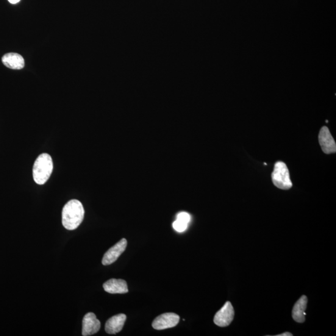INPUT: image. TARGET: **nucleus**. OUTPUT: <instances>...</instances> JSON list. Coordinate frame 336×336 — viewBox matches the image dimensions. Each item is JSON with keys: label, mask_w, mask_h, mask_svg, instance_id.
<instances>
[{"label": "nucleus", "mask_w": 336, "mask_h": 336, "mask_svg": "<svg viewBox=\"0 0 336 336\" xmlns=\"http://www.w3.org/2000/svg\"><path fill=\"white\" fill-rule=\"evenodd\" d=\"M85 211L78 200L72 199L65 205L62 211V222L66 229H76L84 220Z\"/></svg>", "instance_id": "nucleus-1"}, {"label": "nucleus", "mask_w": 336, "mask_h": 336, "mask_svg": "<svg viewBox=\"0 0 336 336\" xmlns=\"http://www.w3.org/2000/svg\"><path fill=\"white\" fill-rule=\"evenodd\" d=\"M53 171V162L48 154L40 155L33 166V178L38 185H43L48 181Z\"/></svg>", "instance_id": "nucleus-2"}, {"label": "nucleus", "mask_w": 336, "mask_h": 336, "mask_svg": "<svg viewBox=\"0 0 336 336\" xmlns=\"http://www.w3.org/2000/svg\"><path fill=\"white\" fill-rule=\"evenodd\" d=\"M271 178L274 185L281 190H288L292 187L293 184L290 179V173L285 163L278 162L276 163L271 174Z\"/></svg>", "instance_id": "nucleus-3"}, {"label": "nucleus", "mask_w": 336, "mask_h": 336, "mask_svg": "<svg viewBox=\"0 0 336 336\" xmlns=\"http://www.w3.org/2000/svg\"><path fill=\"white\" fill-rule=\"evenodd\" d=\"M235 315L234 309L231 302L227 301L224 307L216 314L213 322L219 327H227L229 326L234 319Z\"/></svg>", "instance_id": "nucleus-4"}, {"label": "nucleus", "mask_w": 336, "mask_h": 336, "mask_svg": "<svg viewBox=\"0 0 336 336\" xmlns=\"http://www.w3.org/2000/svg\"><path fill=\"white\" fill-rule=\"evenodd\" d=\"M179 316L173 313H166L158 316L152 323V326L156 330H163L177 326L179 323Z\"/></svg>", "instance_id": "nucleus-5"}, {"label": "nucleus", "mask_w": 336, "mask_h": 336, "mask_svg": "<svg viewBox=\"0 0 336 336\" xmlns=\"http://www.w3.org/2000/svg\"><path fill=\"white\" fill-rule=\"evenodd\" d=\"M127 246V241L126 238L122 239L116 243L114 246L111 247L108 251L105 253L102 258V264L104 265H109L114 263L118 257L126 251Z\"/></svg>", "instance_id": "nucleus-6"}, {"label": "nucleus", "mask_w": 336, "mask_h": 336, "mask_svg": "<svg viewBox=\"0 0 336 336\" xmlns=\"http://www.w3.org/2000/svg\"><path fill=\"white\" fill-rule=\"evenodd\" d=\"M319 142L320 144L322 150L324 154L329 155L335 154L336 144L334 138L332 137L328 128L322 127L319 133Z\"/></svg>", "instance_id": "nucleus-7"}, {"label": "nucleus", "mask_w": 336, "mask_h": 336, "mask_svg": "<svg viewBox=\"0 0 336 336\" xmlns=\"http://www.w3.org/2000/svg\"><path fill=\"white\" fill-rule=\"evenodd\" d=\"M101 322L97 318L95 314L88 313L82 321V334L84 336L96 334L101 329Z\"/></svg>", "instance_id": "nucleus-8"}, {"label": "nucleus", "mask_w": 336, "mask_h": 336, "mask_svg": "<svg viewBox=\"0 0 336 336\" xmlns=\"http://www.w3.org/2000/svg\"><path fill=\"white\" fill-rule=\"evenodd\" d=\"M126 319L127 316L124 314H119L110 318L105 324V331L109 334H117L123 329Z\"/></svg>", "instance_id": "nucleus-9"}, {"label": "nucleus", "mask_w": 336, "mask_h": 336, "mask_svg": "<svg viewBox=\"0 0 336 336\" xmlns=\"http://www.w3.org/2000/svg\"><path fill=\"white\" fill-rule=\"evenodd\" d=\"M104 290L111 294H124L129 292L127 283L121 279H112L103 285Z\"/></svg>", "instance_id": "nucleus-10"}, {"label": "nucleus", "mask_w": 336, "mask_h": 336, "mask_svg": "<svg viewBox=\"0 0 336 336\" xmlns=\"http://www.w3.org/2000/svg\"><path fill=\"white\" fill-rule=\"evenodd\" d=\"M2 62L7 68L19 70L23 69L24 66V58L20 54L10 52L4 55L2 57Z\"/></svg>", "instance_id": "nucleus-11"}, {"label": "nucleus", "mask_w": 336, "mask_h": 336, "mask_svg": "<svg viewBox=\"0 0 336 336\" xmlns=\"http://www.w3.org/2000/svg\"><path fill=\"white\" fill-rule=\"evenodd\" d=\"M308 298L302 295L296 302L293 308L292 317L297 323H302L305 321V311L307 310Z\"/></svg>", "instance_id": "nucleus-12"}, {"label": "nucleus", "mask_w": 336, "mask_h": 336, "mask_svg": "<svg viewBox=\"0 0 336 336\" xmlns=\"http://www.w3.org/2000/svg\"><path fill=\"white\" fill-rule=\"evenodd\" d=\"M188 224L185 223L179 220L175 221L173 224V228L178 232H182L185 231L186 229L188 228Z\"/></svg>", "instance_id": "nucleus-13"}, {"label": "nucleus", "mask_w": 336, "mask_h": 336, "mask_svg": "<svg viewBox=\"0 0 336 336\" xmlns=\"http://www.w3.org/2000/svg\"><path fill=\"white\" fill-rule=\"evenodd\" d=\"M176 219L184 222L186 224H189L191 220V216L187 212H180L177 215Z\"/></svg>", "instance_id": "nucleus-14"}, {"label": "nucleus", "mask_w": 336, "mask_h": 336, "mask_svg": "<svg viewBox=\"0 0 336 336\" xmlns=\"http://www.w3.org/2000/svg\"><path fill=\"white\" fill-rule=\"evenodd\" d=\"M293 334L290 332H284L283 334L277 335V336H292Z\"/></svg>", "instance_id": "nucleus-15"}, {"label": "nucleus", "mask_w": 336, "mask_h": 336, "mask_svg": "<svg viewBox=\"0 0 336 336\" xmlns=\"http://www.w3.org/2000/svg\"><path fill=\"white\" fill-rule=\"evenodd\" d=\"M8 1H9V2L11 3V4H18V3L19 2V1H20V0H8Z\"/></svg>", "instance_id": "nucleus-16"}]
</instances>
